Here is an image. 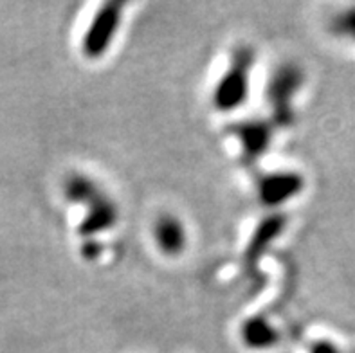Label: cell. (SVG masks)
I'll use <instances>...</instances> for the list:
<instances>
[{"label":"cell","mask_w":355,"mask_h":353,"mask_svg":"<svg viewBox=\"0 0 355 353\" xmlns=\"http://www.w3.org/2000/svg\"><path fill=\"white\" fill-rule=\"evenodd\" d=\"M254 65V51L249 45H240L233 51L230 65L216 80L213 89V105L222 112L236 110L245 103L251 90V71Z\"/></svg>","instance_id":"cell-1"},{"label":"cell","mask_w":355,"mask_h":353,"mask_svg":"<svg viewBox=\"0 0 355 353\" xmlns=\"http://www.w3.org/2000/svg\"><path fill=\"white\" fill-rule=\"evenodd\" d=\"M123 9L125 4L119 0H108L96 9L81 38V51L87 58H101L112 47L123 22Z\"/></svg>","instance_id":"cell-2"},{"label":"cell","mask_w":355,"mask_h":353,"mask_svg":"<svg viewBox=\"0 0 355 353\" xmlns=\"http://www.w3.org/2000/svg\"><path fill=\"white\" fill-rule=\"evenodd\" d=\"M303 83V71L294 63H284L270 76L267 85V99L275 112V119L288 123L293 117V98Z\"/></svg>","instance_id":"cell-3"},{"label":"cell","mask_w":355,"mask_h":353,"mask_svg":"<svg viewBox=\"0 0 355 353\" xmlns=\"http://www.w3.org/2000/svg\"><path fill=\"white\" fill-rule=\"evenodd\" d=\"M305 188V179L300 171H272L258 180V197L269 207H278L293 200Z\"/></svg>","instance_id":"cell-4"},{"label":"cell","mask_w":355,"mask_h":353,"mask_svg":"<svg viewBox=\"0 0 355 353\" xmlns=\"http://www.w3.org/2000/svg\"><path fill=\"white\" fill-rule=\"evenodd\" d=\"M152 234L155 246L159 247L162 255L166 256L180 255L188 243V231H186L182 220L170 213H164L155 218Z\"/></svg>","instance_id":"cell-5"},{"label":"cell","mask_w":355,"mask_h":353,"mask_svg":"<svg viewBox=\"0 0 355 353\" xmlns=\"http://www.w3.org/2000/svg\"><path fill=\"white\" fill-rule=\"evenodd\" d=\"M117 216H119V211H117L116 202L103 193L90 204H87V215L81 220L80 234L94 236L98 233H105L112 225H116Z\"/></svg>","instance_id":"cell-6"},{"label":"cell","mask_w":355,"mask_h":353,"mask_svg":"<svg viewBox=\"0 0 355 353\" xmlns=\"http://www.w3.org/2000/svg\"><path fill=\"white\" fill-rule=\"evenodd\" d=\"M240 337L249 350L261 352V350L275 348L279 341V332L266 316H252L248 321L242 322Z\"/></svg>","instance_id":"cell-7"},{"label":"cell","mask_w":355,"mask_h":353,"mask_svg":"<svg viewBox=\"0 0 355 353\" xmlns=\"http://www.w3.org/2000/svg\"><path fill=\"white\" fill-rule=\"evenodd\" d=\"M234 134L248 157H257L266 152L272 139V126L261 119L242 121L234 128Z\"/></svg>","instance_id":"cell-8"},{"label":"cell","mask_w":355,"mask_h":353,"mask_svg":"<svg viewBox=\"0 0 355 353\" xmlns=\"http://www.w3.org/2000/svg\"><path fill=\"white\" fill-rule=\"evenodd\" d=\"M63 193H65L67 200L74 202V204H83V206L90 204L99 195H103L94 179H90L89 175L76 173V171L67 175V179L63 182Z\"/></svg>","instance_id":"cell-9"},{"label":"cell","mask_w":355,"mask_h":353,"mask_svg":"<svg viewBox=\"0 0 355 353\" xmlns=\"http://www.w3.org/2000/svg\"><path fill=\"white\" fill-rule=\"evenodd\" d=\"M285 225V218L282 215H272L270 218L263 220L260 224V227L257 229V233L252 234L251 241H249L248 247V259H254L263 252V250L269 247L270 241H275L276 238L282 234Z\"/></svg>","instance_id":"cell-10"},{"label":"cell","mask_w":355,"mask_h":353,"mask_svg":"<svg viewBox=\"0 0 355 353\" xmlns=\"http://www.w3.org/2000/svg\"><path fill=\"white\" fill-rule=\"evenodd\" d=\"M332 33L343 38L355 42V6L348 9H343L341 13H338L332 18Z\"/></svg>","instance_id":"cell-11"},{"label":"cell","mask_w":355,"mask_h":353,"mask_svg":"<svg viewBox=\"0 0 355 353\" xmlns=\"http://www.w3.org/2000/svg\"><path fill=\"white\" fill-rule=\"evenodd\" d=\"M309 353H343L339 350V346L332 341H327V339H321V341H315L312 343L311 348H309Z\"/></svg>","instance_id":"cell-12"}]
</instances>
